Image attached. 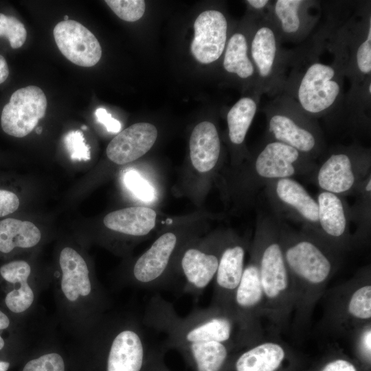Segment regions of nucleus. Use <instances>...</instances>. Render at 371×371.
Wrapping results in <instances>:
<instances>
[{
    "instance_id": "f257e3e1",
    "label": "nucleus",
    "mask_w": 371,
    "mask_h": 371,
    "mask_svg": "<svg viewBox=\"0 0 371 371\" xmlns=\"http://www.w3.org/2000/svg\"><path fill=\"white\" fill-rule=\"evenodd\" d=\"M278 221L281 248L293 289L291 327L295 337H301L308 328L315 306L344 256L313 233L296 231L283 220L278 218Z\"/></svg>"
},
{
    "instance_id": "f03ea898",
    "label": "nucleus",
    "mask_w": 371,
    "mask_h": 371,
    "mask_svg": "<svg viewBox=\"0 0 371 371\" xmlns=\"http://www.w3.org/2000/svg\"><path fill=\"white\" fill-rule=\"evenodd\" d=\"M332 4L323 8L326 20L312 41L332 54L351 85L363 83L371 78L370 2Z\"/></svg>"
},
{
    "instance_id": "7ed1b4c3",
    "label": "nucleus",
    "mask_w": 371,
    "mask_h": 371,
    "mask_svg": "<svg viewBox=\"0 0 371 371\" xmlns=\"http://www.w3.org/2000/svg\"><path fill=\"white\" fill-rule=\"evenodd\" d=\"M302 47L289 51L281 93L309 116L330 120L344 98L345 74L333 59L322 62L321 49L311 41Z\"/></svg>"
},
{
    "instance_id": "20e7f679",
    "label": "nucleus",
    "mask_w": 371,
    "mask_h": 371,
    "mask_svg": "<svg viewBox=\"0 0 371 371\" xmlns=\"http://www.w3.org/2000/svg\"><path fill=\"white\" fill-rule=\"evenodd\" d=\"M142 322L148 329L164 335L161 345L166 351L209 341L226 344L236 351L243 349L232 314L211 304L181 317L172 303L156 293L147 303Z\"/></svg>"
},
{
    "instance_id": "39448f33",
    "label": "nucleus",
    "mask_w": 371,
    "mask_h": 371,
    "mask_svg": "<svg viewBox=\"0 0 371 371\" xmlns=\"http://www.w3.org/2000/svg\"><path fill=\"white\" fill-rule=\"evenodd\" d=\"M258 260L260 281L265 297V318L273 335L289 329L294 308L291 280L279 238L278 218L263 213L258 218L251 245Z\"/></svg>"
},
{
    "instance_id": "423d86ee",
    "label": "nucleus",
    "mask_w": 371,
    "mask_h": 371,
    "mask_svg": "<svg viewBox=\"0 0 371 371\" xmlns=\"http://www.w3.org/2000/svg\"><path fill=\"white\" fill-rule=\"evenodd\" d=\"M266 117L264 140L288 145L315 160L326 151L318 120L306 114L288 95L280 93L262 109Z\"/></svg>"
},
{
    "instance_id": "0eeeda50",
    "label": "nucleus",
    "mask_w": 371,
    "mask_h": 371,
    "mask_svg": "<svg viewBox=\"0 0 371 371\" xmlns=\"http://www.w3.org/2000/svg\"><path fill=\"white\" fill-rule=\"evenodd\" d=\"M321 325L335 337H349L359 328L371 323L370 265L360 268L345 282L325 291Z\"/></svg>"
},
{
    "instance_id": "6e6552de",
    "label": "nucleus",
    "mask_w": 371,
    "mask_h": 371,
    "mask_svg": "<svg viewBox=\"0 0 371 371\" xmlns=\"http://www.w3.org/2000/svg\"><path fill=\"white\" fill-rule=\"evenodd\" d=\"M317 166L315 160L288 145L263 140L261 148L244 169L239 192L241 197L252 201L268 181L311 175Z\"/></svg>"
},
{
    "instance_id": "1a4fd4ad",
    "label": "nucleus",
    "mask_w": 371,
    "mask_h": 371,
    "mask_svg": "<svg viewBox=\"0 0 371 371\" xmlns=\"http://www.w3.org/2000/svg\"><path fill=\"white\" fill-rule=\"evenodd\" d=\"M370 175V149L353 144L332 148L311 175L320 190L345 197Z\"/></svg>"
},
{
    "instance_id": "9d476101",
    "label": "nucleus",
    "mask_w": 371,
    "mask_h": 371,
    "mask_svg": "<svg viewBox=\"0 0 371 371\" xmlns=\"http://www.w3.org/2000/svg\"><path fill=\"white\" fill-rule=\"evenodd\" d=\"M249 44L258 88L263 95L273 97L282 91L286 73L288 51L281 46L276 29L267 12L258 15Z\"/></svg>"
},
{
    "instance_id": "9b49d317",
    "label": "nucleus",
    "mask_w": 371,
    "mask_h": 371,
    "mask_svg": "<svg viewBox=\"0 0 371 371\" xmlns=\"http://www.w3.org/2000/svg\"><path fill=\"white\" fill-rule=\"evenodd\" d=\"M231 313L238 328L242 348L264 337L262 320L265 318V297L260 281L258 260L251 247L250 258L245 266L240 282L234 293Z\"/></svg>"
},
{
    "instance_id": "f8f14e48",
    "label": "nucleus",
    "mask_w": 371,
    "mask_h": 371,
    "mask_svg": "<svg viewBox=\"0 0 371 371\" xmlns=\"http://www.w3.org/2000/svg\"><path fill=\"white\" fill-rule=\"evenodd\" d=\"M180 246L181 238L174 232L158 237L135 261L131 273L133 284L147 290L175 289V262Z\"/></svg>"
},
{
    "instance_id": "ddd939ff",
    "label": "nucleus",
    "mask_w": 371,
    "mask_h": 371,
    "mask_svg": "<svg viewBox=\"0 0 371 371\" xmlns=\"http://www.w3.org/2000/svg\"><path fill=\"white\" fill-rule=\"evenodd\" d=\"M265 193L278 218H287L302 224V229L318 236V205L305 188L293 177L268 181Z\"/></svg>"
},
{
    "instance_id": "4468645a",
    "label": "nucleus",
    "mask_w": 371,
    "mask_h": 371,
    "mask_svg": "<svg viewBox=\"0 0 371 371\" xmlns=\"http://www.w3.org/2000/svg\"><path fill=\"white\" fill-rule=\"evenodd\" d=\"M267 14L281 43H299L313 33L322 15L320 1L307 0L271 1Z\"/></svg>"
},
{
    "instance_id": "2eb2a0df",
    "label": "nucleus",
    "mask_w": 371,
    "mask_h": 371,
    "mask_svg": "<svg viewBox=\"0 0 371 371\" xmlns=\"http://www.w3.org/2000/svg\"><path fill=\"white\" fill-rule=\"evenodd\" d=\"M225 238H217L210 248L188 246L181 251L175 275L181 274V291L200 295L216 275Z\"/></svg>"
},
{
    "instance_id": "dca6fc26",
    "label": "nucleus",
    "mask_w": 371,
    "mask_h": 371,
    "mask_svg": "<svg viewBox=\"0 0 371 371\" xmlns=\"http://www.w3.org/2000/svg\"><path fill=\"white\" fill-rule=\"evenodd\" d=\"M320 238L331 249L345 256L353 247L350 230V205L344 197L322 191L317 196Z\"/></svg>"
},
{
    "instance_id": "f3484780",
    "label": "nucleus",
    "mask_w": 371,
    "mask_h": 371,
    "mask_svg": "<svg viewBox=\"0 0 371 371\" xmlns=\"http://www.w3.org/2000/svg\"><path fill=\"white\" fill-rule=\"evenodd\" d=\"M47 105L44 92L36 86L30 85L15 91L1 112L2 130L14 137L27 135L45 115Z\"/></svg>"
},
{
    "instance_id": "a211bd4d",
    "label": "nucleus",
    "mask_w": 371,
    "mask_h": 371,
    "mask_svg": "<svg viewBox=\"0 0 371 371\" xmlns=\"http://www.w3.org/2000/svg\"><path fill=\"white\" fill-rule=\"evenodd\" d=\"M247 248L246 243L240 238H225L214 278L211 305L231 313L234 295L245 268Z\"/></svg>"
},
{
    "instance_id": "6ab92c4d",
    "label": "nucleus",
    "mask_w": 371,
    "mask_h": 371,
    "mask_svg": "<svg viewBox=\"0 0 371 371\" xmlns=\"http://www.w3.org/2000/svg\"><path fill=\"white\" fill-rule=\"evenodd\" d=\"M60 52L71 63L85 67L95 65L102 56L96 37L81 23L74 21L59 22L53 31Z\"/></svg>"
},
{
    "instance_id": "aec40b11",
    "label": "nucleus",
    "mask_w": 371,
    "mask_h": 371,
    "mask_svg": "<svg viewBox=\"0 0 371 371\" xmlns=\"http://www.w3.org/2000/svg\"><path fill=\"white\" fill-rule=\"evenodd\" d=\"M227 27L225 15L218 10H208L198 16L190 47L196 60L210 64L221 56L226 47Z\"/></svg>"
},
{
    "instance_id": "412c9836",
    "label": "nucleus",
    "mask_w": 371,
    "mask_h": 371,
    "mask_svg": "<svg viewBox=\"0 0 371 371\" xmlns=\"http://www.w3.org/2000/svg\"><path fill=\"white\" fill-rule=\"evenodd\" d=\"M288 353L280 336L271 335L232 356L224 371H278Z\"/></svg>"
},
{
    "instance_id": "4be33fe9",
    "label": "nucleus",
    "mask_w": 371,
    "mask_h": 371,
    "mask_svg": "<svg viewBox=\"0 0 371 371\" xmlns=\"http://www.w3.org/2000/svg\"><path fill=\"white\" fill-rule=\"evenodd\" d=\"M157 135V129L152 124H134L120 131L109 142L106 151L107 157L120 165L132 162L153 147Z\"/></svg>"
},
{
    "instance_id": "5701e85b",
    "label": "nucleus",
    "mask_w": 371,
    "mask_h": 371,
    "mask_svg": "<svg viewBox=\"0 0 371 371\" xmlns=\"http://www.w3.org/2000/svg\"><path fill=\"white\" fill-rule=\"evenodd\" d=\"M221 155V140L215 124L209 121L198 124L190 139V156L194 169L206 173L215 168Z\"/></svg>"
},
{
    "instance_id": "b1692460",
    "label": "nucleus",
    "mask_w": 371,
    "mask_h": 371,
    "mask_svg": "<svg viewBox=\"0 0 371 371\" xmlns=\"http://www.w3.org/2000/svg\"><path fill=\"white\" fill-rule=\"evenodd\" d=\"M62 271L61 289L70 302L89 295L92 290L89 271L84 258L74 249H63L59 258Z\"/></svg>"
},
{
    "instance_id": "393cba45",
    "label": "nucleus",
    "mask_w": 371,
    "mask_h": 371,
    "mask_svg": "<svg viewBox=\"0 0 371 371\" xmlns=\"http://www.w3.org/2000/svg\"><path fill=\"white\" fill-rule=\"evenodd\" d=\"M31 267L25 260H16L0 267V276L14 288L5 297L6 307L12 313H20L27 310L34 300L33 290L27 282Z\"/></svg>"
},
{
    "instance_id": "a878e982",
    "label": "nucleus",
    "mask_w": 371,
    "mask_h": 371,
    "mask_svg": "<svg viewBox=\"0 0 371 371\" xmlns=\"http://www.w3.org/2000/svg\"><path fill=\"white\" fill-rule=\"evenodd\" d=\"M156 212L147 207H128L107 214L103 223L106 227L117 233L134 237L147 236L154 229Z\"/></svg>"
},
{
    "instance_id": "bb28decb",
    "label": "nucleus",
    "mask_w": 371,
    "mask_h": 371,
    "mask_svg": "<svg viewBox=\"0 0 371 371\" xmlns=\"http://www.w3.org/2000/svg\"><path fill=\"white\" fill-rule=\"evenodd\" d=\"M41 238L38 228L32 222L9 216L0 219V253L8 254L15 249L36 245Z\"/></svg>"
},
{
    "instance_id": "cd10ccee",
    "label": "nucleus",
    "mask_w": 371,
    "mask_h": 371,
    "mask_svg": "<svg viewBox=\"0 0 371 371\" xmlns=\"http://www.w3.org/2000/svg\"><path fill=\"white\" fill-rule=\"evenodd\" d=\"M249 49L247 36L241 32L234 33L226 44L223 65L227 73L235 74L241 80H253L258 89L256 73Z\"/></svg>"
},
{
    "instance_id": "c85d7f7f",
    "label": "nucleus",
    "mask_w": 371,
    "mask_h": 371,
    "mask_svg": "<svg viewBox=\"0 0 371 371\" xmlns=\"http://www.w3.org/2000/svg\"><path fill=\"white\" fill-rule=\"evenodd\" d=\"M262 94L257 91L253 96L238 100L227 114L228 137L234 147H242L249 128L257 112Z\"/></svg>"
},
{
    "instance_id": "c756f323",
    "label": "nucleus",
    "mask_w": 371,
    "mask_h": 371,
    "mask_svg": "<svg viewBox=\"0 0 371 371\" xmlns=\"http://www.w3.org/2000/svg\"><path fill=\"white\" fill-rule=\"evenodd\" d=\"M353 196L356 200L350 206V221L356 227L352 236L353 247L368 243L371 225V175L359 186Z\"/></svg>"
},
{
    "instance_id": "7c9ffc66",
    "label": "nucleus",
    "mask_w": 371,
    "mask_h": 371,
    "mask_svg": "<svg viewBox=\"0 0 371 371\" xmlns=\"http://www.w3.org/2000/svg\"><path fill=\"white\" fill-rule=\"evenodd\" d=\"M5 36L12 49L21 47L27 37L24 25L13 16L0 13V36Z\"/></svg>"
},
{
    "instance_id": "2f4dec72",
    "label": "nucleus",
    "mask_w": 371,
    "mask_h": 371,
    "mask_svg": "<svg viewBox=\"0 0 371 371\" xmlns=\"http://www.w3.org/2000/svg\"><path fill=\"white\" fill-rule=\"evenodd\" d=\"M105 3L119 18L129 22L141 19L146 9L143 0H106Z\"/></svg>"
},
{
    "instance_id": "473e14b6",
    "label": "nucleus",
    "mask_w": 371,
    "mask_h": 371,
    "mask_svg": "<svg viewBox=\"0 0 371 371\" xmlns=\"http://www.w3.org/2000/svg\"><path fill=\"white\" fill-rule=\"evenodd\" d=\"M63 143L73 161H87L91 159L90 146L86 144L83 133L71 131L63 138Z\"/></svg>"
},
{
    "instance_id": "72a5a7b5",
    "label": "nucleus",
    "mask_w": 371,
    "mask_h": 371,
    "mask_svg": "<svg viewBox=\"0 0 371 371\" xmlns=\"http://www.w3.org/2000/svg\"><path fill=\"white\" fill-rule=\"evenodd\" d=\"M124 182L126 188L139 199L146 202L154 199V188L135 170L127 171L124 175Z\"/></svg>"
},
{
    "instance_id": "f704fd0d",
    "label": "nucleus",
    "mask_w": 371,
    "mask_h": 371,
    "mask_svg": "<svg viewBox=\"0 0 371 371\" xmlns=\"http://www.w3.org/2000/svg\"><path fill=\"white\" fill-rule=\"evenodd\" d=\"M23 371H65L64 361L59 354L51 352L28 361Z\"/></svg>"
},
{
    "instance_id": "c9c22d12",
    "label": "nucleus",
    "mask_w": 371,
    "mask_h": 371,
    "mask_svg": "<svg viewBox=\"0 0 371 371\" xmlns=\"http://www.w3.org/2000/svg\"><path fill=\"white\" fill-rule=\"evenodd\" d=\"M363 358L369 363L371 356V323L366 324L355 330L348 337Z\"/></svg>"
},
{
    "instance_id": "e433bc0d",
    "label": "nucleus",
    "mask_w": 371,
    "mask_h": 371,
    "mask_svg": "<svg viewBox=\"0 0 371 371\" xmlns=\"http://www.w3.org/2000/svg\"><path fill=\"white\" fill-rule=\"evenodd\" d=\"M319 371H358L355 365L348 359L339 357L330 359Z\"/></svg>"
},
{
    "instance_id": "4c0bfd02",
    "label": "nucleus",
    "mask_w": 371,
    "mask_h": 371,
    "mask_svg": "<svg viewBox=\"0 0 371 371\" xmlns=\"http://www.w3.org/2000/svg\"><path fill=\"white\" fill-rule=\"evenodd\" d=\"M97 121L102 124L107 131L111 133H118L121 129L120 122L113 118L111 113L104 108H98L95 112Z\"/></svg>"
},
{
    "instance_id": "58836bf2",
    "label": "nucleus",
    "mask_w": 371,
    "mask_h": 371,
    "mask_svg": "<svg viewBox=\"0 0 371 371\" xmlns=\"http://www.w3.org/2000/svg\"><path fill=\"white\" fill-rule=\"evenodd\" d=\"M247 3L254 10L257 12L258 15H261L266 13L271 1L269 0H247Z\"/></svg>"
},
{
    "instance_id": "ea45409f",
    "label": "nucleus",
    "mask_w": 371,
    "mask_h": 371,
    "mask_svg": "<svg viewBox=\"0 0 371 371\" xmlns=\"http://www.w3.org/2000/svg\"><path fill=\"white\" fill-rule=\"evenodd\" d=\"M10 326L8 317L0 310V332L6 329ZM5 341L0 335V350L4 347Z\"/></svg>"
},
{
    "instance_id": "a19ab883",
    "label": "nucleus",
    "mask_w": 371,
    "mask_h": 371,
    "mask_svg": "<svg viewBox=\"0 0 371 371\" xmlns=\"http://www.w3.org/2000/svg\"><path fill=\"white\" fill-rule=\"evenodd\" d=\"M9 75V69L8 63L4 58L0 54V84L5 81Z\"/></svg>"
},
{
    "instance_id": "79ce46f5",
    "label": "nucleus",
    "mask_w": 371,
    "mask_h": 371,
    "mask_svg": "<svg viewBox=\"0 0 371 371\" xmlns=\"http://www.w3.org/2000/svg\"><path fill=\"white\" fill-rule=\"evenodd\" d=\"M10 363L7 361H0V371H7L9 368Z\"/></svg>"
},
{
    "instance_id": "37998d69",
    "label": "nucleus",
    "mask_w": 371,
    "mask_h": 371,
    "mask_svg": "<svg viewBox=\"0 0 371 371\" xmlns=\"http://www.w3.org/2000/svg\"><path fill=\"white\" fill-rule=\"evenodd\" d=\"M36 132L37 134H41L42 133V127L38 126L36 128Z\"/></svg>"
},
{
    "instance_id": "c03bdc74",
    "label": "nucleus",
    "mask_w": 371,
    "mask_h": 371,
    "mask_svg": "<svg viewBox=\"0 0 371 371\" xmlns=\"http://www.w3.org/2000/svg\"><path fill=\"white\" fill-rule=\"evenodd\" d=\"M81 129L85 131V130L87 129V126H85V125H82V126H81Z\"/></svg>"
},
{
    "instance_id": "a18cd8bd",
    "label": "nucleus",
    "mask_w": 371,
    "mask_h": 371,
    "mask_svg": "<svg viewBox=\"0 0 371 371\" xmlns=\"http://www.w3.org/2000/svg\"><path fill=\"white\" fill-rule=\"evenodd\" d=\"M69 20V16L67 15H65L64 16V21H68Z\"/></svg>"
},
{
    "instance_id": "49530a36",
    "label": "nucleus",
    "mask_w": 371,
    "mask_h": 371,
    "mask_svg": "<svg viewBox=\"0 0 371 371\" xmlns=\"http://www.w3.org/2000/svg\"><path fill=\"white\" fill-rule=\"evenodd\" d=\"M166 371H170V370L169 368H168Z\"/></svg>"
}]
</instances>
